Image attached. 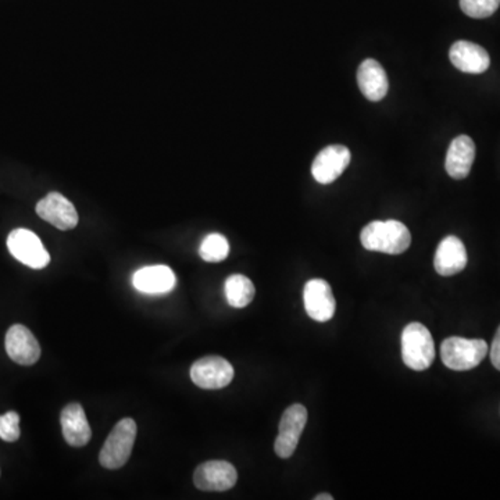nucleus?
Instances as JSON below:
<instances>
[{"instance_id":"nucleus-1","label":"nucleus","mask_w":500,"mask_h":500,"mask_svg":"<svg viewBox=\"0 0 500 500\" xmlns=\"http://www.w3.org/2000/svg\"><path fill=\"white\" fill-rule=\"evenodd\" d=\"M360 241L371 252L401 255L409 249L412 236L409 228L401 221H373L363 228Z\"/></svg>"},{"instance_id":"nucleus-2","label":"nucleus","mask_w":500,"mask_h":500,"mask_svg":"<svg viewBox=\"0 0 500 500\" xmlns=\"http://www.w3.org/2000/svg\"><path fill=\"white\" fill-rule=\"evenodd\" d=\"M402 357L404 365L412 370L430 368L435 359V345L427 327L420 323L406 326L402 334Z\"/></svg>"},{"instance_id":"nucleus-3","label":"nucleus","mask_w":500,"mask_h":500,"mask_svg":"<svg viewBox=\"0 0 500 500\" xmlns=\"http://www.w3.org/2000/svg\"><path fill=\"white\" fill-rule=\"evenodd\" d=\"M488 350V344L484 339L450 337L440 347V357L443 365L450 370L468 371L486 359Z\"/></svg>"},{"instance_id":"nucleus-4","label":"nucleus","mask_w":500,"mask_h":500,"mask_svg":"<svg viewBox=\"0 0 500 500\" xmlns=\"http://www.w3.org/2000/svg\"><path fill=\"white\" fill-rule=\"evenodd\" d=\"M136 438V422L133 419L118 421L100 450L99 461L103 468L117 470L123 468L133 453Z\"/></svg>"},{"instance_id":"nucleus-5","label":"nucleus","mask_w":500,"mask_h":500,"mask_svg":"<svg viewBox=\"0 0 500 500\" xmlns=\"http://www.w3.org/2000/svg\"><path fill=\"white\" fill-rule=\"evenodd\" d=\"M7 247L14 259L33 270L45 269L51 263V255L37 234L30 229L17 228L7 236Z\"/></svg>"},{"instance_id":"nucleus-6","label":"nucleus","mask_w":500,"mask_h":500,"mask_svg":"<svg viewBox=\"0 0 500 500\" xmlns=\"http://www.w3.org/2000/svg\"><path fill=\"white\" fill-rule=\"evenodd\" d=\"M308 422V410L301 404H292L283 412L274 450L278 458H290L298 448L301 432Z\"/></svg>"},{"instance_id":"nucleus-7","label":"nucleus","mask_w":500,"mask_h":500,"mask_svg":"<svg viewBox=\"0 0 500 500\" xmlns=\"http://www.w3.org/2000/svg\"><path fill=\"white\" fill-rule=\"evenodd\" d=\"M190 378L199 388H226L234 380V367L220 356H208L193 363Z\"/></svg>"},{"instance_id":"nucleus-8","label":"nucleus","mask_w":500,"mask_h":500,"mask_svg":"<svg viewBox=\"0 0 500 500\" xmlns=\"http://www.w3.org/2000/svg\"><path fill=\"white\" fill-rule=\"evenodd\" d=\"M238 473L228 461L211 460L200 464L193 474V482L200 491L224 492L236 486Z\"/></svg>"},{"instance_id":"nucleus-9","label":"nucleus","mask_w":500,"mask_h":500,"mask_svg":"<svg viewBox=\"0 0 500 500\" xmlns=\"http://www.w3.org/2000/svg\"><path fill=\"white\" fill-rule=\"evenodd\" d=\"M37 214L42 220L48 221L61 231L76 228L79 221V213L73 203L59 192H51L40 200Z\"/></svg>"},{"instance_id":"nucleus-10","label":"nucleus","mask_w":500,"mask_h":500,"mask_svg":"<svg viewBox=\"0 0 500 500\" xmlns=\"http://www.w3.org/2000/svg\"><path fill=\"white\" fill-rule=\"evenodd\" d=\"M350 152L347 146L331 145L317 154L311 166V174L319 184H331L341 177L350 163Z\"/></svg>"},{"instance_id":"nucleus-11","label":"nucleus","mask_w":500,"mask_h":500,"mask_svg":"<svg viewBox=\"0 0 500 500\" xmlns=\"http://www.w3.org/2000/svg\"><path fill=\"white\" fill-rule=\"evenodd\" d=\"M5 345L10 359L17 365L32 366L40 360L41 347L37 338L22 324L10 327Z\"/></svg>"},{"instance_id":"nucleus-12","label":"nucleus","mask_w":500,"mask_h":500,"mask_svg":"<svg viewBox=\"0 0 500 500\" xmlns=\"http://www.w3.org/2000/svg\"><path fill=\"white\" fill-rule=\"evenodd\" d=\"M303 301H305L306 313L319 323L329 321L337 310L334 293L329 283L324 280L309 281L303 292Z\"/></svg>"},{"instance_id":"nucleus-13","label":"nucleus","mask_w":500,"mask_h":500,"mask_svg":"<svg viewBox=\"0 0 500 500\" xmlns=\"http://www.w3.org/2000/svg\"><path fill=\"white\" fill-rule=\"evenodd\" d=\"M449 58L453 66L463 73H486L491 66L488 51L482 46L468 41H458L453 43L449 51Z\"/></svg>"},{"instance_id":"nucleus-14","label":"nucleus","mask_w":500,"mask_h":500,"mask_svg":"<svg viewBox=\"0 0 500 500\" xmlns=\"http://www.w3.org/2000/svg\"><path fill=\"white\" fill-rule=\"evenodd\" d=\"M175 282H177V278L169 265H148V267L139 269L133 277V285L135 290L142 293H148V295L171 292L174 290Z\"/></svg>"},{"instance_id":"nucleus-15","label":"nucleus","mask_w":500,"mask_h":500,"mask_svg":"<svg viewBox=\"0 0 500 500\" xmlns=\"http://www.w3.org/2000/svg\"><path fill=\"white\" fill-rule=\"evenodd\" d=\"M435 270L443 277L458 274L468 265V250L458 236H446L438 246L434 259Z\"/></svg>"},{"instance_id":"nucleus-16","label":"nucleus","mask_w":500,"mask_h":500,"mask_svg":"<svg viewBox=\"0 0 500 500\" xmlns=\"http://www.w3.org/2000/svg\"><path fill=\"white\" fill-rule=\"evenodd\" d=\"M60 422L64 440L69 445L82 448L91 440V427L81 404H67L61 412Z\"/></svg>"},{"instance_id":"nucleus-17","label":"nucleus","mask_w":500,"mask_h":500,"mask_svg":"<svg viewBox=\"0 0 500 500\" xmlns=\"http://www.w3.org/2000/svg\"><path fill=\"white\" fill-rule=\"evenodd\" d=\"M476 159V145L468 135L453 139L449 151L446 154L445 169L455 180H463L470 174Z\"/></svg>"},{"instance_id":"nucleus-18","label":"nucleus","mask_w":500,"mask_h":500,"mask_svg":"<svg viewBox=\"0 0 500 500\" xmlns=\"http://www.w3.org/2000/svg\"><path fill=\"white\" fill-rule=\"evenodd\" d=\"M360 91L370 102H380L388 94V77L385 69L374 59H367L357 69Z\"/></svg>"},{"instance_id":"nucleus-19","label":"nucleus","mask_w":500,"mask_h":500,"mask_svg":"<svg viewBox=\"0 0 500 500\" xmlns=\"http://www.w3.org/2000/svg\"><path fill=\"white\" fill-rule=\"evenodd\" d=\"M226 298L232 308H246L250 301H254L255 285L249 278L242 274H234L227 278L226 281Z\"/></svg>"},{"instance_id":"nucleus-20","label":"nucleus","mask_w":500,"mask_h":500,"mask_svg":"<svg viewBox=\"0 0 500 500\" xmlns=\"http://www.w3.org/2000/svg\"><path fill=\"white\" fill-rule=\"evenodd\" d=\"M229 254V244L226 236L220 234H210L203 239L199 255L205 262L218 263L227 259Z\"/></svg>"},{"instance_id":"nucleus-21","label":"nucleus","mask_w":500,"mask_h":500,"mask_svg":"<svg viewBox=\"0 0 500 500\" xmlns=\"http://www.w3.org/2000/svg\"><path fill=\"white\" fill-rule=\"evenodd\" d=\"M500 6V0H460L464 14L473 19H486Z\"/></svg>"},{"instance_id":"nucleus-22","label":"nucleus","mask_w":500,"mask_h":500,"mask_svg":"<svg viewBox=\"0 0 500 500\" xmlns=\"http://www.w3.org/2000/svg\"><path fill=\"white\" fill-rule=\"evenodd\" d=\"M22 431H20V416L15 412H7L4 416H0V438L6 442H15L19 440Z\"/></svg>"},{"instance_id":"nucleus-23","label":"nucleus","mask_w":500,"mask_h":500,"mask_svg":"<svg viewBox=\"0 0 500 500\" xmlns=\"http://www.w3.org/2000/svg\"><path fill=\"white\" fill-rule=\"evenodd\" d=\"M491 362L496 370L500 371V327L495 335L491 347Z\"/></svg>"},{"instance_id":"nucleus-24","label":"nucleus","mask_w":500,"mask_h":500,"mask_svg":"<svg viewBox=\"0 0 500 500\" xmlns=\"http://www.w3.org/2000/svg\"><path fill=\"white\" fill-rule=\"evenodd\" d=\"M314 499H316V500H332V499H334V496H332V495H329V494H321V495H319V496L314 497Z\"/></svg>"}]
</instances>
